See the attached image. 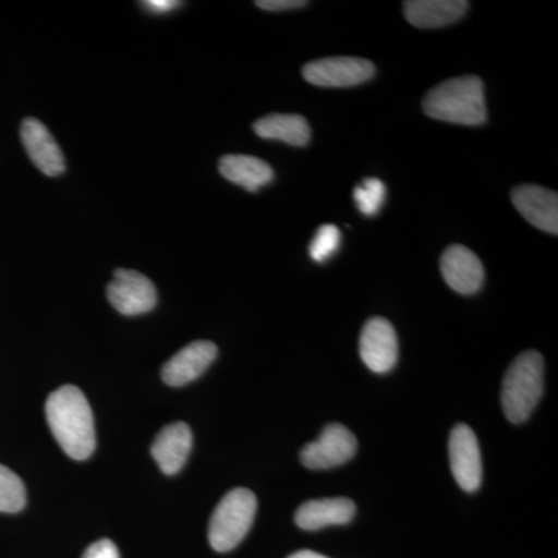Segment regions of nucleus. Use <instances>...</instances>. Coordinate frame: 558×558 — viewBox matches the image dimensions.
Returning <instances> with one entry per match:
<instances>
[{
	"instance_id": "obj_2",
	"label": "nucleus",
	"mask_w": 558,
	"mask_h": 558,
	"mask_svg": "<svg viewBox=\"0 0 558 558\" xmlns=\"http://www.w3.org/2000/svg\"><path fill=\"white\" fill-rule=\"evenodd\" d=\"M422 108L435 120L480 126L487 121L483 81L478 76L444 81L425 95Z\"/></svg>"
},
{
	"instance_id": "obj_6",
	"label": "nucleus",
	"mask_w": 558,
	"mask_h": 558,
	"mask_svg": "<svg viewBox=\"0 0 558 558\" xmlns=\"http://www.w3.org/2000/svg\"><path fill=\"white\" fill-rule=\"evenodd\" d=\"M376 75V65L363 58H325L304 65L303 76L318 87H352Z\"/></svg>"
},
{
	"instance_id": "obj_16",
	"label": "nucleus",
	"mask_w": 558,
	"mask_h": 558,
	"mask_svg": "<svg viewBox=\"0 0 558 558\" xmlns=\"http://www.w3.org/2000/svg\"><path fill=\"white\" fill-rule=\"evenodd\" d=\"M469 10L464 0H409L403 3L407 21L417 28H439L461 20Z\"/></svg>"
},
{
	"instance_id": "obj_5",
	"label": "nucleus",
	"mask_w": 558,
	"mask_h": 558,
	"mask_svg": "<svg viewBox=\"0 0 558 558\" xmlns=\"http://www.w3.org/2000/svg\"><path fill=\"white\" fill-rule=\"evenodd\" d=\"M106 293L113 310L128 317L148 314L157 304L156 286L148 277L135 270L113 271V279Z\"/></svg>"
},
{
	"instance_id": "obj_20",
	"label": "nucleus",
	"mask_w": 558,
	"mask_h": 558,
	"mask_svg": "<svg viewBox=\"0 0 558 558\" xmlns=\"http://www.w3.org/2000/svg\"><path fill=\"white\" fill-rule=\"evenodd\" d=\"M387 189L379 179L363 180L362 185L354 190L355 204L365 216H376L384 205Z\"/></svg>"
},
{
	"instance_id": "obj_10",
	"label": "nucleus",
	"mask_w": 558,
	"mask_h": 558,
	"mask_svg": "<svg viewBox=\"0 0 558 558\" xmlns=\"http://www.w3.org/2000/svg\"><path fill=\"white\" fill-rule=\"evenodd\" d=\"M216 357L218 347L215 343L207 340L193 341L165 363L161 377L170 387H183L201 377Z\"/></svg>"
},
{
	"instance_id": "obj_1",
	"label": "nucleus",
	"mask_w": 558,
	"mask_h": 558,
	"mask_svg": "<svg viewBox=\"0 0 558 558\" xmlns=\"http://www.w3.org/2000/svg\"><path fill=\"white\" fill-rule=\"evenodd\" d=\"M47 422L51 435L68 457L84 461L97 447L94 414L86 396L73 385L51 392L46 403Z\"/></svg>"
},
{
	"instance_id": "obj_21",
	"label": "nucleus",
	"mask_w": 558,
	"mask_h": 558,
	"mask_svg": "<svg viewBox=\"0 0 558 558\" xmlns=\"http://www.w3.org/2000/svg\"><path fill=\"white\" fill-rule=\"evenodd\" d=\"M341 233L336 226L319 227L311 242L310 253L312 259L325 263L340 247Z\"/></svg>"
},
{
	"instance_id": "obj_22",
	"label": "nucleus",
	"mask_w": 558,
	"mask_h": 558,
	"mask_svg": "<svg viewBox=\"0 0 558 558\" xmlns=\"http://www.w3.org/2000/svg\"><path fill=\"white\" fill-rule=\"evenodd\" d=\"M83 558H120L116 543L108 538L98 539L83 554Z\"/></svg>"
},
{
	"instance_id": "obj_25",
	"label": "nucleus",
	"mask_w": 558,
	"mask_h": 558,
	"mask_svg": "<svg viewBox=\"0 0 558 558\" xmlns=\"http://www.w3.org/2000/svg\"><path fill=\"white\" fill-rule=\"evenodd\" d=\"M289 558H328L322 554L314 553V550H300V553L292 554Z\"/></svg>"
},
{
	"instance_id": "obj_7",
	"label": "nucleus",
	"mask_w": 558,
	"mask_h": 558,
	"mask_svg": "<svg viewBox=\"0 0 558 558\" xmlns=\"http://www.w3.org/2000/svg\"><path fill=\"white\" fill-rule=\"evenodd\" d=\"M355 451V436L344 425L330 424L323 429L317 440L304 447L301 462L312 470L333 469L354 458Z\"/></svg>"
},
{
	"instance_id": "obj_19",
	"label": "nucleus",
	"mask_w": 558,
	"mask_h": 558,
	"mask_svg": "<svg viewBox=\"0 0 558 558\" xmlns=\"http://www.w3.org/2000/svg\"><path fill=\"white\" fill-rule=\"evenodd\" d=\"M27 492L16 473L0 465V512L16 513L25 508Z\"/></svg>"
},
{
	"instance_id": "obj_14",
	"label": "nucleus",
	"mask_w": 558,
	"mask_h": 558,
	"mask_svg": "<svg viewBox=\"0 0 558 558\" xmlns=\"http://www.w3.org/2000/svg\"><path fill=\"white\" fill-rule=\"evenodd\" d=\"M193 447V435L185 422L167 425L154 439L150 453L165 475H175L185 465Z\"/></svg>"
},
{
	"instance_id": "obj_17",
	"label": "nucleus",
	"mask_w": 558,
	"mask_h": 558,
	"mask_svg": "<svg viewBox=\"0 0 558 558\" xmlns=\"http://www.w3.org/2000/svg\"><path fill=\"white\" fill-rule=\"evenodd\" d=\"M219 171L229 182L242 189L256 193L263 186L269 185L275 174L270 165L253 156L231 154L219 161Z\"/></svg>"
},
{
	"instance_id": "obj_24",
	"label": "nucleus",
	"mask_w": 558,
	"mask_h": 558,
	"mask_svg": "<svg viewBox=\"0 0 558 558\" xmlns=\"http://www.w3.org/2000/svg\"><path fill=\"white\" fill-rule=\"evenodd\" d=\"M179 5H182V3L175 2V0H148V2H142V7L157 14L168 13V11L178 9Z\"/></svg>"
},
{
	"instance_id": "obj_9",
	"label": "nucleus",
	"mask_w": 558,
	"mask_h": 558,
	"mask_svg": "<svg viewBox=\"0 0 558 558\" xmlns=\"http://www.w3.org/2000/svg\"><path fill=\"white\" fill-rule=\"evenodd\" d=\"M360 357L374 373L385 374L395 368L399 343L388 319L376 317L366 323L360 336Z\"/></svg>"
},
{
	"instance_id": "obj_18",
	"label": "nucleus",
	"mask_w": 558,
	"mask_h": 558,
	"mask_svg": "<svg viewBox=\"0 0 558 558\" xmlns=\"http://www.w3.org/2000/svg\"><path fill=\"white\" fill-rule=\"evenodd\" d=\"M256 135L264 140H279L292 146H306L311 140L307 120L293 113H275L253 124Z\"/></svg>"
},
{
	"instance_id": "obj_12",
	"label": "nucleus",
	"mask_w": 558,
	"mask_h": 558,
	"mask_svg": "<svg viewBox=\"0 0 558 558\" xmlns=\"http://www.w3.org/2000/svg\"><path fill=\"white\" fill-rule=\"evenodd\" d=\"M440 271L454 292L472 295L484 282V267L478 256L464 245H451L440 258Z\"/></svg>"
},
{
	"instance_id": "obj_15",
	"label": "nucleus",
	"mask_w": 558,
	"mask_h": 558,
	"mask_svg": "<svg viewBox=\"0 0 558 558\" xmlns=\"http://www.w3.org/2000/svg\"><path fill=\"white\" fill-rule=\"evenodd\" d=\"M355 515V502L349 498L312 499L301 505L295 513L296 526L304 531L348 524Z\"/></svg>"
},
{
	"instance_id": "obj_13",
	"label": "nucleus",
	"mask_w": 558,
	"mask_h": 558,
	"mask_svg": "<svg viewBox=\"0 0 558 558\" xmlns=\"http://www.w3.org/2000/svg\"><path fill=\"white\" fill-rule=\"evenodd\" d=\"M512 202L521 216L538 230L558 234V196L556 191L538 185H521L512 191Z\"/></svg>"
},
{
	"instance_id": "obj_11",
	"label": "nucleus",
	"mask_w": 558,
	"mask_h": 558,
	"mask_svg": "<svg viewBox=\"0 0 558 558\" xmlns=\"http://www.w3.org/2000/svg\"><path fill=\"white\" fill-rule=\"evenodd\" d=\"M22 145L35 167L49 178H58L65 171L64 154L46 124L36 119H25L21 124Z\"/></svg>"
},
{
	"instance_id": "obj_4",
	"label": "nucleus",
	"mask_w": 558,
	"mask_h": 558,
	"mask_svg": "<svg viewBox=\"0 0 558 558\" xmlns=\"http://www.w3.org/2000/svg\"><path fill=\"white\" fill-rule=\"evenodd\" d=\"M258 499L248 488H233L220 499L209 520V545L218 553H229L248 534L255 520Z\"/></svg>"
},
{
	"instance_id": "obj_3",
	"label": "nucleus",
	"mask_w": 558,
	"mask_h": 558,
	"mask_svg": "<svg viewBox=\"0 0 558 558\" xmlns=\"http://www.w3.org/2000/svg\"><path fill=\"white\" fill-rule=\"evenodd\" d=\"M545 388V362L537 351H527L513 360L502 380L501 403L506 417L521 424L531 417Z\"/></svg>"
},
{
	"instance_id": "obj_8",
	"label": "nucleus",
	"mask_w": 558,
	"mask_h": 558,
	"mask_svg": "<svg viewBox=\"0 0 558 558\" xmlns=\"http://www.w3.org/2000/svg\"><path fill=\"white\" fill-rule=\"evenodd\" d=\"M449 454L451 473L459 487L465 492L478 490L483 481V461L478 439L469 425L459 424L451 429Z\"/></svg>"
},
{
	"instance_id": "obj_23",
	"label": "nucleus",
	"mask_w": 558,
	"mask_h": 558,
	"mask_svg": "<svg viewBox=\"0 0 558 558\" xmlns=\"http://www.w3.org/2000/svg\"><path fill=\"white\" fill-rule=\"evenodd\" d=\"M306 5L307 2H303V0H258L256 2V7L267 11L296 10Z\"/></svg>"
}]
</instances>
